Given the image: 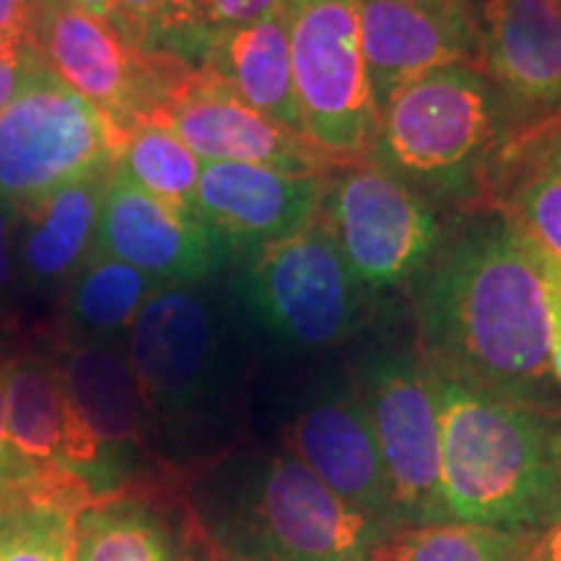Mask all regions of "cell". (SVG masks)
<instances>
[{
    "label": "cell",
    "mask_w": 561,
    "mask_h": 561,
    "mask_svg": "<svg viewBox=\"0 0 561 561\" xmlns=\"http://www.w3.org/2000/svg\"><path fill=\"white\" fill-rule=\"evenodd\" d=\"M416 351L442 380L561 409L543 284L496 208L471 210L419 276Z\"/></svg>",
    "instance_id": "1"
},
{
    "label": "cell",
    "mask_w": 561,
    "mask_h": 561,
    "mask_svg": "<svg viewBox=\"0 0 561 561\" xmlns=\"http://www.w3.org/2000/svg\"><path fill=\"white\" fill-rule=\"evenodd\" d=\"M161 471L191 479L234 450L240 359L227 320L201 284H167L146 299L125 335Z\"/></svg>",
    "instance_id": "2"
},
{
    "label": "cell",
    "mask_w": 561,
    "mask_h": 561,
    "mask_svg": "<svg viewBox=\"0 0 561 561\" xmlns=\"http://www.w3.org/2000/svg\"><path fill=\"white\" fill-rule=\"evenodd\" d=\"M185 491L221 561H377L396 533L284 447L231 450L185 479Z\"/></svg>",
    "instance_id": "3"
},
{
    "label": "cell",
    "mask_w": 561,
    "mask_h": 561,
    "mask_svg": "<svg viewBox=\"0 0 561 561\" xmlns=\"http://www.w3.org/2000/svg\"><path fill=\"white\" fill-rule=\"evenodd\" d=\"M437 377V375H434ZM450 523L541 533L561 515V409L437 377Z\"/></svg>",
    "instance_id": "4"
},
{
    "label": "cell",
    "mask_w": 561,
    "mask_h": 561,
    "mask_svg": "<svg viewBox=\"0 0 561 561\" xmlns=\"http://www.w3.org/2000/svg\"><path fill=\"white\" fill-rule=\"evenodd\" d=\"M510 146L502 104L473 62H450L405 83L377 110L367 159L437 210L489 206Z\"/></svg>",
    "instance_id": "5"
},
{
    "label": "cell",
    "mask_w": 561,
    "mask_h": 561,
    "mask_svg": "<svg viewBox=\"0 0 561 561\" xmlns=\"http://www.w3.org/2000/svg\"><path fill=\"white\" fill-rule=\"evenodd\" d=\"M240 297L273 346L297 356L354 339L371 307L320 210L294 234L250 252Z\"/></svg>",
    "instance_id": "6"
},
{
    "label": "cell",
    "mask_w": 561,
    "mask_h": 561,
    "mask_svg": "<svg viewBox=\"0 0 561 561\" xmlns=\"http://www.w3.org/2000/svg\"><path fill=\"white\" fill-rule=\"evenodd\" d=\"M390 481L396 530L450 523L442 494L437 377L416 348L382 346L351 369Z\"/></svg>",
    "instance_id": "7"
},
{
    "label": "cell",
    "mask_w": 561,
    "mask_h": 561,
    "mask_svg": "<svg viewBox=\"0 0 561 561\" xmlns=\"http://www.w3.org/2000/svg\"><path fill=\"white\" fill-rule=\"evenodd\" d=\"M307 138L339 161L367 159L377 125L362 50V0H280Z\"/></svg>",
    "instance_id": "8"
},
{
    "label": "cell",
    "mask_w": 561,
    "mask_h": 561,
    "mask_svg": "<svg viewBox=\"0 0 561 561\" xmlns=\"http://www.w3.org/2000/svg\"><path fill=\"white\" fill-rule=\"evenodd\" d=\"M123 140L94 104L42 62L0 112V201L21 208L112 170Z\"/></svg>",
    "instance_id": "9"
},
{
    "label": "cell",
    "mask_w": 561,
    "mask_h": 561,
    "mask_svg": "<svg viewBox=\"0 0 561 561\" xmlns=\"http://www.w3.org/2000/svg\"><path fill=\"white\" fill-rule=\"evenodd\" d=\"M320 216L371 299L419 278L447 237L439 210L369 159L325 174Z\"/></svg>",
    "instance_id": "10"
},
{
    "label": "cell",
    "mask_w": 561,
    "mask_h": 561,
    "mask_svg": "<svg viewBox=\"0 0 561 561\" xmlns=\"http://www.w3.org/2000/svg\"><path fill=\"white\" fill-rule=\"evenodd\" d=\"M34 47L42 62L94 104L123 138L149 121L193 68L178 55L138 50L110 21L68 0H42Z\"/></svg>",
    "instance_id": "11"
},
{
    "label": "cell",
    "mask_w": 561,
    "mask_h": 561,
    "mask_svg": "<svg viewBox=\"0 0 561 561\" xmlns=\"http://www.w3.org/2000/svg\"><path fill=\"white\" fill-rule=\"evenodd\" d=\"M280 447L343 502L396 530L388 471L351 371L305 385L280 426Z\"/></svg>",
    "instance_id": "12"
},
{
    "label": "cell",
    "mask_w": 561,
    "mask_h": 561,
    "mask_svg": "<svg viewBox=\"0 0 561 561\" xmlns=\"http://www.w3.org/2000/svg\"><path fill=\"white\" fill-rule=\"evenodd\" d=\"M476 68L502 104L510 144L561 125V19L551 0H473Z\"/></svg>",
    "instance_id": "13"
},
{
    "label": "cell",
    "mask_w": 561,
    "mask_h": 561,
    "mask_svg": "<svg viewBox=\"0 0 561 561\" xmlns=\"http://www.w3.org/2000/svg\"><path fill=\"white\" fill-rule=\"evenodd\" d=\"M146 123L174 133L201 161H242L291 174H325L339 164L310 138L237 100L206 66H193Z\"/></svg>",
    "instance_id": "14"
},
{
    "label": "cell",
    "mask_w": 561,
    "mask_h": 561,
    "mask_svg": "<svg viewBox=\"0 0 561 561\" xmlns=\"http://www.w3.org/2000/svg\"><path fill=\"white\" fill-rule=\"evenodd\" d=\"M70 561H221L185 481L153 476L83 504Z\"/></svg>",
    "instance_id": "15"
},
{
    "label": "cell",
    "mask_w": 561,
    "mask_h": 561,
    "mask_svg": "<svg viewBox=\"0 0 561 561\" xmlns=\"http://www.w3.org/2000/svg\"><path fill=\"white\" fill-rule=\"evenodd\" d=\"M133 265L157 284H203L216 276L234 248L193 210L170 206L112 170L94 248Z\"/></svg>",
    "instance_id": "16"
},
{
    "label": "cell",
    "mask_w": 561,
    "mask_h": 561,
    "mask_svg": "<svg viewBox=\"0 0 561 561\" xmlns=\"http://www.w3.org/2000/svg\"><path fill=\"white\" fill-rule=\"evenodd\" d=\"M50 351L68 405L100 445L115 491L164 476L146 445L144 405L123 343L58 341Z\"/></svg>",
    "instance_id": "17"
},
{
    "label": "cell",
    "mask_w": 561,
    "mask_h": 561,
    "mask_svg": "<svg viewBox=\"0 0 561 561\" xmlns=\"http://www.w3.org/2000/svg\"><path fill=\"white\" fill-rule=\"evenodd\" d=\"M325 174H291L242 161H203L193 214L234 252H252L284 240L318 216Z\"/></svg>",
    "instance_id": "18"
},
{
    "label": "cell",
    "mask_w": 561,
    "mask_h": 561,
    "mask_svg": "<svg viewBox=\"0 0 561 561\" xmlns=\"http://www.w3.org/2000/svg\"><path fill=\"white\" fill-rule=\"evenodd\" d=\"M5 430L13 453L39 476H73L94 489L104 481L100 445L68 405L53 351L9 356Z\"/></svg>",
    "instance_id": "19"
},
{
    "label": "cell",
    "mask_w": 561,
    "mask_h": 561,
    "mask_svg": "<svg viewBox=\"0 0 561 561\" xmlns=\"http://www.w3.org/2000/svg\"><path fill=\"white\" fill-rule=\"evenodd\" d=\"M362 50L375 107L405 83L450 66H476L473 5H419L362 0Z\"/></svg>",
    "instance_id": "20"
},
{
    "label": "cell",
    "mask_w": 561,
    "mask_h": 561,
    "mask_svg": "<svg viewBox=\"0 0 561 561\" xmlns=\"http://www.w3.org/2000/svg\"><path fill=\"white\" fill-rule=\"evenodd\" d=\"M115 170V167H112ZM112 170L42 195L16 208V265L26 289H66L94 248L96 224Z\"/></svg>",
    "instance_id": "21"
},
{
    "label": "cell",
    "mask_w": 561,
    "mask_h": 561,
    "mask_svg": "<svg viewBox=\"0 0 561 561\" xmlns=\"http://www.w3.org/2000/svg\"><path fill=\"white\" fill-rule=\"evenodd\" d=\"M201 66L214 70L240 102L280 128L305 136L297 91H294L289 34L284 11L216 34Z\"/></svg>",
    "instance_id": "22"
},
{
    "label": "cell",
    "mask_w": 561,
    "mask_h": 561,
    "mask_svg": "<svg viewBox=\"0 0 561 561\" xmlns=\"http://www.w3.org/2000/svg\"><path fill=\"white\" fill-rule=\"evenodd\" d=\"M489 206L525 240L561 261V125L504 149L491 178Z\"/></svg>",
    "instance_id": "23"
},
{
    "label": "cell",
    "mask_w": 561,
    "mask_h": 561,
    "mask_svg": "<svg viewBox=\"0 0 561 561\" xmlns=\"http://www.w3.org/2000/svg\"><path fill=\"white\" fill-rule=\"evenodd\" d=\"M159 286L133 265L91 250L66 284L60 341L125 343L140 307Z\"/></svg>",
    "instance_id": "24"
},
{
    "label": "cell",
    "mask_w": 561,
    "mask_h": 561,
    "mask_svg": "<svg viewBox=\"0 0 561 561\" xmlns=\"http://www.w3.org/2000/svg\"><path fill=\"white\" fill-rule=\"evenodd\" d=\"M94 494L73 476H53L0 504V561H70L73 523Z\"/></svg>",
    "instance_id": "25"
},
{
    "label": "cell",
    "mask_w": 561,
    "mask_h": 561,
    "mask_svg": "<svg viewBox=\"0 0 561 561\" xmlns=\"http://www.w3.org/2000/svg\"><path fill=\"white\" fill-rule=\"evenodd\" d=\"M203 161L174 133L159 125H136L123 140L115 170L133 185L170 206L193 210Z\"/></svg>",
    "instance_id": "26"
},
{
    "label": "cell",
    "mask_w": 561,
    "mask_h": 561,
    "mask_svg": "<svg viewBox=\"0 0 561 561\" xmlns=\"http://www.w3.org/2000/svg\"><path fill=\"white\" fill-rule=\"evenodd\" d=\"M536 533H510L471 523L396 530L377 561H523Z\"/></svg>",
    "instance_id": "27"
},
{
    "label": "cell",
    "mask_w": 561,
    "mask_h": 561,
    "mask_svg": "<svg viewBox=\"0 0 561 561\" xmlns=\"http://www.w3.org/2000/svg\"><path fill=\"white\" fill-rule=\"evenodd\" d=\"M278 9L280 0H180L178 16L159 53L178 55L185 62H191V55H201L203 60V53L216 34L252 24Z\"/></svg>",
    "instance_id": "28"
},
{
    "label": "cell",
    "mask_w": 561,
    "mask_h": 561,
    "mask_svg": "<svg viewBox=\"0 0 561 561\" xmlns=\"http://www.w3.org/2000/svg\"><path fill=\"white\" fill-rule=\"evenodd\" d=\"M180 0H115L112 26L144 53H159L170 34Z\"/></svg>",
    "instance_id": "29"
},
{
    "label": "cell",
    "mask_w": 561,
    "mask_h": 561,
    "mask_svg": "<svg viewBox=\"0 0 561 561\" xmlns=\"http://www.w3.org/2000/svg\"><path fill=\"white\" fill-rule=\"evenodd\" d=\"M5 367H9V356H0V504L19 500V496L37 489L39 483L53 479V476L34 473L32 468L13 453L9 442V430H5Z\"/></svg>",
    "instance_id": "30"
},
{
    "label": "cell",
    "mask_w": 561,
    "mask_h": 561,
    "mask_svg": "<svg viewBox=\"0 0 561 561\" xmlns=\"http://www.w3.org/2000/svg\"><path fill=\"white\" fill-rule=\"evenodd\" d=\"M525 244H528L533 265H536L538 278H541L543 284L546 307H549V328H551V371H553V380H557L561 390V261H557V257L549 255L546 250L536 248L530 240H525Z\"/></svg>",
    "instance_id": "31"
},
{
    "label": "cell",
    "mask_w": 561,
    "mask_h": 561,
    "mask_svg": "<svg viewBox=\"0 0 561 561\" xmlns=\"http://www.w3.org/2000/svg\"><path fill=\"white\" fill-rule=\"evenodd\" d=\"M21 278L16 265V208L0 201V310L19 294Z\"/></svg>",
    "instance_id": "32"
},
{
    "label": "cell",
    "mask_w": 561,
    "mask_h": 561,
    "mask_svg": "<svg viewBox=\"0 0 561 561\" xmlns=\"http://www.w3.org/2000/svg\"><path fill=\"white\" fill-rule=\"evenodd\" d=\"M37 66H42V58L34 47H16L9 42H0V112L9 107Z\"/></svg>",
    "instance_id": "33"
},
{
    "label": "cell",
    "mask_w": 561,
    "mask_h": 561,
    "mask_svg": "<svg viewBox=\"0 0 561 561\" xmlns=\"http://www.w3.org/2000/svg\"><path fill=\"white\" fill-rule=\"evenodd\" d=\"M39 5L42 0H0V42L34 47V24H37Z\"/></svg>",
    "instance_id": "34"
},
{
    "label": "cell",
    "mask_w": 561,
    "mask_h": 561,
    "mask_svg": "<svg viewBox=\"0 0 561 561\" xmlns=\"http://www.w3.org/2000/svg\"><path fill=\"white\" fill-rule=\"evenodd\" d=\"M523 561H561V515L530 538Z\"/></svg>",
    "instance_id": "35"
},
{
    "label": "cell",
    "mask_w": 561,
    "mask_h": 561,
    "mask_svg": "<svg viewBox=\"0 0 561 561\" xmlns=\"http://www.w3.org/2000/svg\"><path fill=\"white\" fill-rule=\"evenodd\" d=\"M68 3L91 13V16L110 21V24H112V16H115V0H68Z\"/></svg>",
    "instance_id": "36"
},
{
    "label": "cell",
    "mask_w": 561,
    "mask_h": 561,
    "mask_svg": "<svg viewBox=\"0 0 561 561\" xmlns=\"http://www.w3.org/2000/svg\"><path fill=\"white\" fill-rule=\"evenodd\" d=\"M403 3H419V5H473V0H403Z\"/></svg>",
    "instance_id": "37"
},
{
    "label": "cell",
    "mask_w": 561,
    "mask_h": 561,
    "mask_svg": "<svg viewBox=\"0 0 561 561\" xmlns=\"http://www.w3.org/2000/svg\"><path fill=\"white\" fill-rule=\"evenodd\" d=\"M553 3V9H557V13H559V19H561V0H551Z\"/></svg>",
    "instance_id": "38"
},
{
    "label": "cell",
    "mask_w": 561,
    "mask_h": 561,
    "mask_svg": "<svg viewBox=\"0 0 561 561\" xmlns=\"http://www.w3.org/2000/svg\"><path fill=\"white\" fill-rule=\"evenodd\" d=\"M0 348H3V346H0ZM0 356H9V354H3V351H0Z\"/></svg>",
    "instance_id": "39"
}]
</instances>
